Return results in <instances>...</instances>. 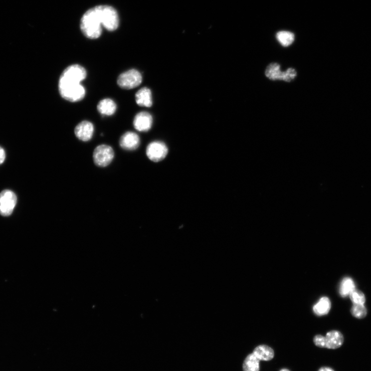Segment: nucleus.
Masks as SVG:
<instances>
[{
	"label": "nucleus",
	"instance_id": "obj_1",
	"mask_svg": "<svg viewBox=\"0 0 371 371\" xmlns=\"http://www.w3.org/2000/svg\"><path fill=\"white\" fill-rule=\"evenodd\" d=\"M101 19L95 7L87 11L81 22V29L87 38L95 40L101 35Z\"/></svg>",
	"mask_w": 371,
	"mask_h": 371
},
{
	"label": "nucleus",
	"instance_id": "obj_2",
	"mask_svg": "<svg viewBox=\"0 0 371 371\" xmlns=\"http://www.w3.org/2000/svg\"><path fill=\"white\" fill-rule=\"evenodd\" d=\"M59 89L62 97L71 102L83 100L86 95L85 89L81 83L61 78L59 80Z\"/></svg>",
	"mask_w": 371,
	"mask_h": 371
},
{
	"label": "nucleus",
	"instance_id": "obj_3",
	"mask_svg": "<svg viewBox=\"0 0 371 371\" xmlns=\"http://www.w3.org/2000/svg\"><path fill=\"white\" fill-rule=\"evenodd\" d=\"M95 8L99 14L102 26L105 29L110 32L118 29L119 25V17L114 8L108 6H99Z\"/></svg>",
	"mask_w": 371,
	"mask_h": 371
},
{
	"label": "nucleus",
	"instance_id": "obj_4",
	"mask_svg": "<svg viewBox=\"0 0 371 371\" xmlns=\"http://www.w3.org/2000/svg\"><path fill=\"white\" fill-rule=\"evenodd\" d=\"M142 81V77L140 72L131 69L120 74L117 84L122 89H132L139 86Z\"/></svg>",
	"mask_w": 371,
	"mask_h": 371
},
{
	"label": "nucleus",
	"instance_id": "obj_5",
	"mask_svg": "<svg viewBox=\"0 0 371 371\" xmlns=\"http://www.w3.org/2000/svg\"><path fill=\"white\" fill-rule=\"evenodd\" d=\"M115 152L111 146L102 144L98 146L93 154V159L96 165L100 167H105L113 161Z\"/></svg>",
	"mask_w": 371,
	"mask_h": 371
},
{
	"label": "nucleus",
	"instance_id": "obj_6",
	"mask_svg": "<svg viewBox=\"0 0 371 371\" xmlns=\"http://www.w3.org/2000/svg\"><path fill=\"white\" fill-rule=\"evenodd\" d=\"M17 197L11 191L5 190L0 194V215L4 217L10 216L17 204Z\"/></svg>",
	"mask_w": 371,
	"mask_h": 371
},
{
	"label": "nucleus",
	"instance_id": "obj_7",
	"mask_svg": "<svg viewBox=\"0 0 371 371\" xmlns=\"http://www.w3.org/2000/svg\"><path fill=\"white\" fill-rule=\"evenodd\" d=\"M168 153V148L161 141H153L148 145L146 153L147 157L154 162L164 159Z\"/></svg>",
	"mask_w": 371,
	"mask_h": 371
},
{
	"label": "nucleus",
	"instance_id": "obj_8",
	"mask_svg": "<svg viewBox=\"0 0 371 371\" xmlns=\"http://www.w3.org/2000/svg\"><path fill=\"white\" fill-rule=\"evenodd\" d=\"M87 76L85 69L79 65H73L67 67L62 73L61 77L81 83Z\"/></svg>",
	"mask_w": 371,
	"mask_h": 371
},
{
	"label": "nucleus",
	"instance_id": "obj_9",
	"mask_svg": "<svg viewBox=\"0 0 371 371\" xmlns=\"http://www.w3.org/2000/svg\"><path fill=\"white\" fill-rule=\"evenodd\" d=\"M133 124L135 128L139 132H147L151 128L153 124L152 115L145 111L137 114L134 118Z\"/></svg>",
	"mask_w": 371,
	"mask_h": 371
},
{
	"label": "nucleus",
	"instance_id": "obj_10",
	"mask_svg": "<svg viewBox=\"0 0 371 371\" xmlns=\"http://www.w3.org/2000/svg\"><path fill=\"white\" fill-rule=\"evenodd\" d=\"M344 341L343 334L337 330L328 331L324 336L325 348L336 349L342 346Z\"/></svg>",
	"mask_w": 371,
	"mask_h": 371
},
{
	"label": "nucleus",
	"instance_id": "obj_11",
	"mask_svg": "<svg viewBox=\"0 0 371 371\" xmlns=\"http://www.w3.org/2000/svg\"><path fill=\"white\" fill-rule=\"evenodd\" d=\"M140 139L135 133L127 132L124 134L120 139V145L123 149L127 151L136 150L139 146Z\"/></svg>",
	"mask_w": 371,
	"mask_h": 371
},
{
	"label": "nucleus",
	"instance_id": "obj_12",
	"mask_svg": "<svg viewBox=\"0 0 371 371\" xmlns=\"http://www.w3.org/2000/svg\"><path fill=\"white\" fill-rule=\"evenodd\" d=\"M74 132L79 139L83 141H88L94 135V126L89 121H83L76 127Z\"/></svg>",
	"mask_w": 371,
	"mask_h": 371
},
{
	"label": "nucleus",
	"instance_id": "obj_13",
	"mask_svg": "<svg viewBox=\"0 0 371 371\" xmlns=\"http://www.w3.org/2000/svg\"><path fill=\"white\" fill-rule=\"evenodd\" d=\"M253 353L260 361H269L272 360L275 356L273 349L265 344L256 346L254 349Z\"/></svg>",
	"mask_w": 371,
	"mask_h": 371
},
{
	"label": "nucleus",
	"instance_id": "obj_14",
	"mask_svg": "<svg viewBox=\"0 0 371 371\" xmlns=\"http://www.w3.org/2000/svg\"><path fill=\"white\" fill-rule=\"evenodd\" d=\"M136 102L142 107H150L152 106V94L151 90L147 87L140 89L136 93Z\"/></svg>",
	"mask_w": 371,
	"mask_h": 371
},
{
	"label": "nucleus",
	"instance_id": "obj_15",
	"mask_svg": "<svg viewBox=\"0 0 371 371\" xmlns=\"http://www.w3.org/2000/svg\"><path fill=\"white\" fill-rule=\"evenodd\" d=\"M280 65L277 63L270 64L265 72L266 76L271 80H286V72H282Z\"/></svg>",
	"mask_w": 371,
	"mask_h": 371
},
{
	"label": "nucleus",
	"instance_id": "obj_16",
	"mask_svg": "<svg viewBox=\"0 0 371 371\" xmlns=\"http://www.w3.org/2000/svg\"><path fill=\"white\" fill-rule=\"evenodd\" d=\"M97 108L101 115L111 116L115 113L117 105L113 100L110 99H105L99 103Z\"/></svg>",
	"mask_w": 371,
	"mask_h": 371
},
{
	"label": "nucleus",
	"instance_id": "obj_17",
	"mask_svg": "<svg viewBox=\"0 0 371 371\" xmlns=\"http://www.w3.org/2000/svg\"><path fill=\"white\" fill-rule=\"evenodd\" d=\"M331 308V302L328 298L324 296L313 307V311L318 316H323L328 313Z\"/></svg>",
	"mask_w": 371,
	"mask_h": 371
},
{
	"label": "nucleus",
	"instance_id": "obj_18",
	"mask_svg": "<svg viewBox=\"0 0 371 371\" xmlns=\"http://www.w3.org/2000/svg\"><path fill=\"white\" fill-rule=\"evenodd\" d=\"M260 361L253 352L249 354L243 362V371H260Z\"/></svg>",
	"mask_w": 371,
	"mask_h": 371
},
{
	"label": "nucleus",
	"instance_id": "obj_19",
	"mask_svg": "<svg viewBox=\"0 0 371 371\" xmlns=\"http://www.w3.org/2000/svg\"><path fill=\"white\" fill-rule=\"evenodd\" d=\"M355 289V285L353 280L350 277H345L342 280L340 288L339 293L342 297L349 295L350 293Z\"/></svg>",
	"mask_w": 371,
	"mask_h": 371
},
{
	"label": "nucleus",
	"instance_id": "obj_20",
	"mask_svg": "<svg viewBox=\"0 0 371 371\" xmlns=\"http://www.w3.org/2000/svg\"><path fill=\"white\" fill-rule=\"evenodd\" d=\"M276 39L283 46L288 47L294 42V35L290 32L281 31L277 33Z\"/></svg>",
	"mask_w": 371,
	"mask_h": 371
},
{
	"label": "nucleus",
	"instance_id": "obj_21",
	"mask_svg": "<svg viewBox=\"0 0 371 371\" xmlns=\"http://www.w3.org/2000/svg\"><path fill=\"white\" fill-rule=\"evenodd\" d=\"M350 312L352 316L357 319H363L366 316L367 310L364 304H355L352 306Z\"/></svg>",
	"mask_w": 371,
	"mask_h": 371
},
{
	"label": "nucleus",
	"instance_id": "obj_22",
	"mask_svg": "<svg viewBox=\"0 0 371 371\" xmlns=\"http://www.w3.org/2000/svg\"><path fill=\"white\" fill-rule=\"evenodd\" d=\"M349 297L352 302L355 304H364L365 302L364 294L356 289L350 293Z\"/></svg>",
	"mask_w": 371,
	"mask_h": 371
},
{
	"label": "nucleus",
	"instance_id": "obj_23",
	"mask_svg": "<svg viewBox=\"0 0 371 371\" xmlns=\"http://www.w3.org/2000/svg\"><path fill=\"white\" fill-rule=\"evenodd\" d=\"M313 341L315 346L320 348H325L324 336L319 334L315 335L313 339Z\"/></svg>",
	"mask_w": 371,
	"mask_h": 371
},
{
	"label": "nucleus",
	"instance_id": "obj_24",
	"mask_svg": "<svg viewBox=\"0 0 371 371\" xmlns=\"http://www.w3.org/2000/svg\"><path fill=\"white\" fill-rule=\"evenodd\" d=\"M6 153L3 147L0 146V164H2L6 159Z\"/></svg>",
	"mask_w": 371,
	"mask_h": 371
},
{
	"label": "nucleus",
	"instance_id": "obj_25",
	"mask_svg": "<svg viewBox=\"0 0 371 371\" xmlns=\"http://www.w3.org/2000/svg\"><path fill=\"white\" fill-rule=\"evenodd\" d=\"M318 371H335L332 368L329 366H322Z\"/></svg>",
	"mask_w": 371,
	"mask_h": 371
},
{
	"label": "nucleus",
	"instance_id": "obj_26",
	"mask_svg": "<svg viewBox=\"0 0 371 371\" xmlns=\"http://www.w3.org/2000/svg\"><path fill=\"white\" fill-rule=\"evenodd\" d=\"M280 371H290V370H289L288 368H282Z\"/></svg>",
	"mask_w": 371,
	"mask_h": 371
}]
</instances>
